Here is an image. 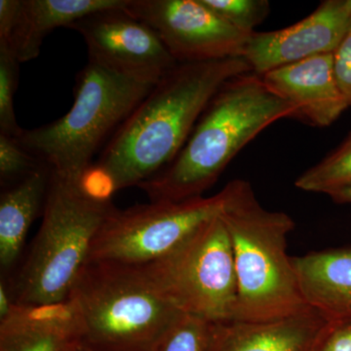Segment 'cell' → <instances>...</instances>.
I'll return each instance as SVG.
<instances>
[{
  "instance_id": "ba28073f",
  "label": "cell",
  "mask_w": 351,
  "mask_h": 351,
  "mask_svg": "<svg viewBox=\"0 0 351 351\" xmlns=\"http://www.w3.org/2000/svg\"><path fill=\"white\" fill-rule=\"evenodd\" d=\"M226 197L225 186L209 197L115 208L97 233L88 262L134 265L157 262L219 216Z\"/></svg>"
},
{
  "instance_id": "e0dca14e",
  "label": "cell",
  "mask_w": 351,
  "mask_h": 351,
  "mask_svg": "<svg viewBox=\"0 0 351 351\" xmlns=\"http://www.w3.org/2000/svg\"><path fill=\"white\" fill-rule=\"evenodd\" d=\"M52 170L43 165L0 195V267L4 278L18 263L34 219L43 213Z\"/></svg>"
},
{
  "instance_id": "44dd1931",
  "label": "cell",
  "mask_w": 351,
  "mask_h": 351,
  "mask_svg": "<svg viewBox=\"0 0 351 351\" xmlns=\"http://www.w3.org/2000/svg\"><path fill=\"white\" fill-rule=\"evenodd\" d=\"M228 24L246 34H254L269 14L267 0H203Z\"/></svg>"
},
{
  "instance_id": "603a6c76",
  "label": "cell",
  "mask_w": 351,
  "mask_h": 351,
  "mask_svg": "<svg viewBox=\"0 0 351 351\" xmlns=\"http://www.w3.org/2000/svg\"><path fill=\"white\" fill-rule=\"evenodd\" d=\"M337 82L351 107V23L345 38L332 53Z\"/></svg>"
},
{
  "instance_id": "6da1fadb",
  "label": "cell",
  "mask_w": 351,
  "mask_h": 351,
  "mask_svg": "<svg viewBox=\"0 0 351 351\" xmlns=\"http://www.w3.org/2000/svg\"><path fill=\"white\" fill-rule=\"evenodd\" d=\"M251 71L242 57L178 64L113 134L91 170L112 195L151 179L179 154L219 88Z\"/></svg>"
},
{
  "instance_id": "9c48e42d",
  "label": "cell",
  "mask_w": 351,
  "mask_h": 351,
  "mask_svg": "<svg viewBox=\"0 0 351 351\" xmlns=\"http://www.w3.org/2000/svg\"><path fill=\"white\" fill-rule=\"evenodd\" d=\"M125 10L158 34L178 64L243 58L253 34L228 24L203 0H129Z\"/></svg>"
},
{
  "instance_id": "52a82bcc",
  "label": "cell",
  "mask_w": 351,
  "mask_h": 351,
  "mask_svg": "<svg viewBox=\"0 0 351 351\" xmlns=\"http://www.w3.org/2000/svg\"><path fill=\"white\" fill-rule=\"evenodd\" d=\"M145 265L181 313L211 323L234 318L237 272L232 241L221 214L169 255Z\"/></svg>"
},
{
  "instance_id": "4fadbf2b",
  "label": "cell",
  "mask_w": 351,
  "mask_h": 351,
  "mask_svg": "<svg viewBox=\"0 0 351 351\" xmlns=\"http://www.w3.org/2000/svg\"><path fill=\"white\" fill-rule=\"evenodd\" d=\"M330 326L311 308L265 322L211 323L207 351H314Z\"/></svg>"
},
{
  "instance_id": "83f0119b",
  "label": "cell",
  "mask_w": 351,
  "mask_h": 351,
  "mask_svg": "<svg viewBox=\"0 0 351 351\" xmlns=\"http://www.w3.org/2000/svg\"><path fill=\"white\" fill-rule=\"evenodd\" d=\"M346 3H348V9H350V12L351 15V0H346Z\"/></svg>"
},
{
  "instance_id": "7402d4cb",
  "label": "cell",
  "mask_w": 351,
  "mask_h": 351,
  "mask_svg": "<svg viewBox=\"0 0 351 351\" xmlns=\"http://www.w3.org/2000/svg\"><path fill=\"white\" fill-rule=\"evenodd\" d=\"M45 164L17 142L15 137L0 134V182L1 188L21 181Z\"/></svg>"
},
{
  "instance_id": "f546056e",
  "label": "cell",
  "mask_w": 351,
  "mask_h": 351,
  "mask_svg": "<svg viewBox=\"0 0 351 351\" xmlns=\"http://www.w3.org/2000/svg\"><path fill=\"white\" fill-rule=\"evenodd\" d=\"M348 140L351 141V133H350V136H348Z\"/></svg>"
},
{
  "instance_id": "d4e9b609",
  "label": "cell",
  "mask_w": 351,
  "mask_h": 351,
  "mask_svg": "<svg viewBox=\"0 0 351 351\" xmlns=\"http://www.w3.org/2000/svg\"><path fill=\"white\" fill-rule=\"evenodd\" d=\"M21 0H0V41L6 40L12 31Z\"/></svg>"
},
{
  "instance_id": "2e32d148",
  "label": "cell",
  "mask_w": 351,
  "mask_h": 351,
  "mask_svg": "<svg viewBox=\"0 0 351 351\" xmlns=\"http://www.w3.org/2000/svg\"><path fill=\"white\" fill-rule=\"evenodd\" d=\"M129 0H21L12 31L0 47L20 64L38 58L44 39L54 29L110 9L125 8Z\"/></svg>"
},
{
  "instance_id": "3957f363",
  "label": "cell",
  "mask_w": 351,
  "mask_h": 351,
  "mask_svg": "<svg viewBox=\"0 0 351 351\" xmlns=\"http://www.w3.org/2000/svg\"><path fill=\"white\" fill-rule=\"evenodd\" d=\"M226 189L221 218L232 241L237 272L233 320L265 322L311 309L287 253L295 221L284 212L263 208L248 182L234 180Z\"/></svg>"
},
{
  "instance_id": "f1b7e54d",
  "label": "cell",
  "mask_w": 351,
  "mask_h": 351,
  "mask_svg": "<svg viewBox=\"0 0 351 351\" xmlns=\"http://www.w3.org/2000/svg\"><path fill=\"white\" fill-rule=\"evenodd\" d=\"M73 351H83V350H82V348H80V346H76L75 348V350H73Z\"/></svg>"
},
{
  "instance_id": "4316f807",
  "label": "cell",
  "mask_w": 351,
  "mask_h": 351,
  "mask_svg": "<svg viewBox=\"0 0 351 351\" xmlns=\"http://www.w3.org/2000/svg\"><path fill=\"white\" fill-rule=\"evenodd\" d=\"M332 201L341 204H351V188L341 189L330 195Z\"/></svg>"
},
{
  "instance_id": "8992f818",
  "label": "cell",
  "mask_w": 351,
  "mask_h": 351,
  "mask_svg": "<svg viewBox=\"0 0 351 351\" xmlns=\"http://www.w3.org/2000/svg\"><path fill=\"white\" fill-rule=\"evenodd\" d=\"M154 86L88 62L76 76L71 110L51 123L22 129L15 138L55 174L82 181L97 152Z\"/></svg>"
},
{
  "instance_id": "9a60e30c",
  "label": "cell",
  "mask_w": 351,
  "mask_h": 351,
  "mask_svg": "<svg viewBox=\"0 0 351 351\" xmlns=\"http://www.w3.org/2000/svg\"><path fill=\"white\" fill-rule=\"evenodd\" d=\"M292 261L307 306L329 324L351 323V244Z\"/></svg>"
},
{
  "instance_id": "7c38bea8",
  "label": "cell",
  "mask_w": 351,
  "mask_h": 351,
  "mask_svg": "<svg viewBox=\"0 0 351 351\" xmlns=\"http://www.w3.org/2000/svg\"><path fill=\"white\" fill-rule=\"evenodd\" d=\"M261 76L272 92L295 108V119L311 125H331L350 108L337 82L332 54L307 58Z\"/></svg>"
},
{
  "instance_id": "ffe728a7",
  "label": "cell",
  "mask_w": 351,
  "mask_h": 351,
  "mask_svg": "<svg viewBox=\"0 0 351 351\" xmlns=\"http://www.w3.org/2000/svg\"><path fill=\"white\" fill-rule=\"evenodd\" d=\"M211 322L184 314L166 335L156 351H207Z\"/></svg>"
},
{
  "instance_id": "484cf974",
  "label": "cell",
  "mask_w": 351,
  "mask_h": 351,
  "mask_svg": "<svg viewBox=\"0 0 351 351\" xmlns=\"http://www.w3.org/2000/svg\"><path fill=\"white\" fill-rule=\"evenodd\" d=\"M15 304L6 281L1 278V281H0V320L4 319L9 315Z\"/></svg>"
},
{
  "instance_id": "7a4b0ae2",
  "label": "cell",
  "mask_w": 351,
  "mask_h": 351,
  "mask_svg": "<svg viewBox=\"0 0 351 351\" xmlns=\"http://www.w3.org/2000/svg\"><path fill=\"white\" fill-rule=\"evenodd\" d=\"M285 117H297L257 73L235 76L208 104L174 160L138 184L151 202L201 197L240 151L261 132Z\"/></svg>"
},
{
  "instance_id": "ac0fdd59",
  "label": "cell",
  "mask_w": 351,
  "mask_h": 351,
  "mask_svg": "<svg viewBox=\"0 0 351 351\" xmlns=\"http://www.w3.org/2000/svg\"><path fill=\"white\" fill-rule=\"evenodd\" d=\"M295 186L307 193L329 196L351 188V141L346 138L337 151L302 173Z\"/></svg>"
},
{
  "instance_id": "d6986e66",
  "label": "cell",
  "mask_w": 351,
  "mask_h": 351,
  "mask_svg": "<svg viewBox=\"0 0 351 351\" xmlns=\"http://www.w3.org/2000/svg\"><path fill=\"white\" fill-rule=\"evenodd\" d=\"M19 73V61L10 51L0 47V134L11 137H17L23 129L18 124L14 110Z\"/></svg>"
},
{
  "instance_id": "277c9868",
  "label": "cell",
  "mask_w": 351,
  "mask_h": 351,
  "mask_svg": "<svg viewBox=\"0 0 351 351\" xmlns=\"http://www.w3.org/2000/svg\"><path fill=\"white\" fill-rule=\"evenodd\" d=\"M83 351H156L184 315L145 265L89 261L71 289Z\"/></svg>"
},
{
  "instance_id": "8fae6325",
  "label": "cell",
  "mask_w": 351,
  "mask_h": 351,
  "mask_svg": "<svg viewBox=\"0 0 351 351\" xmlns=\"http://www.w3.org/2000/svg\"><path fill=\"white\" fill-rule=\"evenodd\" d=\"M351 23L346 0H326L311 15L285 29L254 32L244 59L258 75L307 58L332 54Z\"/></svg>"
},
{
  "instance_id": "30bf717a",
  "label": "cell",
  "mask_w": 351,
  "mask_h": 351,
  "mask_svg": "<svg viewBox=\"0 0 351 351\" xmlns=\"http://www.w3.org/2000/svg\"><path fill=\"white\" fill-rule=\"evenodd\" d=\"M125 8L92 14L69 29L84 39L88 62L136 82L156 85L178 63L158 34Z\"/></svg>"
},
{
  "instance_id": "5bb4252c",
  "label": "cell",
  "mask_w": 351,
  "mask_h": 351,
  "mask_svg": "<svg viewBox=\"0 0 351 351\" xmlns=\"http://www.w3.org/2000/svg\"><path fill=\"white\" fill-rule=\"evenodd\" d=\"M80 320L71 299L41 306L15 304L0 320V351H73Z\"/></svg>"
},
{
  "instance_id": "5b68a950",
  "label": "cell",
  "mask_w": 351,
  "mask_h": 351,
  "mask_svg": "<svg viewBox=\"0 0 351 351\" xmlns=\"http://www.w3.org/2000/svg\"><path fill=\"white\" fill-rule=\"evenodd\" d=\"M115 208L112 197L52 172L38 234L14 276L1 277L14 302L41 306L68 300L97 233Z\"/></svg>"
},
{
  "instance_id": "cb8c5ba5",
  "label": "cell",
  "mask_w": 351,
  "mask_h": 351,
  "mask_svg": "<svg viewBox=\"0 0 351 351\" xmlns=\"http://www.w3.org/2000/svg\"><path fill=\"white\" fill-rule=\"evenodd\" d=\"M314 351H351V323L331 325Z\"/></svg>"
}]
</instances>
